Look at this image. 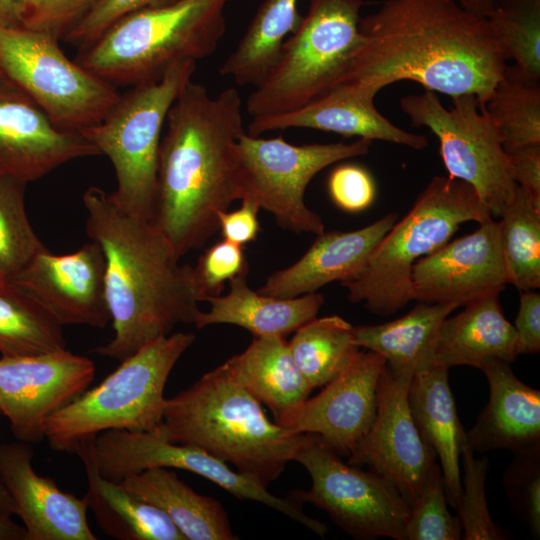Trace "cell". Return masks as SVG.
Returning a JSON list of instances; mask_svg holds the SVG:
<instances>
[{"instance_id": "1", "label": "cell", "mask_w": 540, "mask_h": 540, "mask_svg": "<svg viewBox=\"0 0 540 540\" xmlns=\"http://www.w3.org/2000/svg\"><path fill=\"white\" fill-rule=\"evenodd\" d=\"M360 45L341 83L378 93L401 80L474 95L484 106L507 60L485 17L453 0H385L360 21Z\"/></svg>"}, {"instance_id": "2", "label": "cell", "mask_w": 540, "mask_h": 540, "mask_svg": "<svg viewBox=\"0 0 540 540\" xmlns=\"http://www.w3.org/2000/svg\"><path fill=\"white\" fill-rule=\"evenodd\" d=\"M161 138L150 223L181 259L218 230L217 212L241 199L237 142L245 132L234 87L216 97L189 81L172 104Z\"/></svg>"}, {"instance_id": "3", "label": "cell", "mask_w": 540, "mask_h": 540, "mask_svg": "<svg viewBox=\"0 0 540 540\" xmlns=\"http://www.w3.org/2000/svg\"><path fill=\"white\" fill-rule=\"evenodd\" d=\"M86 233L105 257V289L114 336L93 352L118 361L195 323L204 298L193 266L180 264L167 239L147 220L123 210L111 193L90 186L83 194Z\"/></svg>"}, {"instance_id": "4", "label": "cell", "mask_w": 540, "mask_h": 540, "mask_svg": "<svg viewBox=\"0 0 540 540\" xmlns=\"http://www.w3.org/2000/svg\"><path fill=\"white\" fill-rule=\"evenodd\" d=\"M260 404L222 364L166 399L154 433L200 448L268 487L295 460L308 433L271 422Z\"/></svg>"}, {"instance_id": "5", "label": "cell", "mask_w": 540, "mask_h": 540, "mask_svg": "<svg viewBox=\"0 0 540 540\" xmlns=\"http://www.w3.org/2000/svg\"><path fill=\"white\" fill-rule=\"evenodd\" d=\"M230 0H176L134 11L114 23L77 62L111 84L160 79L180 60L212 55L225 33Z\"/></svg>"}, {"instance_id": "6", "label": "cell", "mask_w": 540, "mask_h": 540, "mask_svg": "<svg viewBox=\"0 0 540 540\" xmlns=\"http://www.w3.org/2000/svg\"><path fill=\"white\" fill-rule=\"evenodd\" d=\"M491 214L474 188L449 176H434L409 212L377 244L364 268L341 282L353 303L390 316L414 300L413 266L448 241L461 224Z\"/></svg>"}, {"instance_id": "7", "label": "cell", "mask_w": 540, "mask_h": 540, "mask_svg": "<svg viewBox=\"0 0 540 540\" xmlns=\"http://www.w3.org/2000/svg\"><path fill=\"white\" fill-rule=\"evenodd\" d=\"M194 341L193 333H171L121 361L100 384L49 416L44 424L49 446L73 453L78 443L107 430L157 431L168 377Z\"/></svg>"}, {"instance_id": "8", "label": "cell", "mask_w": 540, "mask_h": 540, "mask_svg": "<svg viewBox=\"0 0 540 540\" xmlns=\"http://www.w3.org/2000/svg\"><path fill=\"white\" fill-rule=\"evenodd\" d=\"M364 0H310L279 58L248 96L252 117L297 109L338 85L357 51Z\"/></svg>"}, {"instance_id": "9", "label": "cell", "mask_w": 540, "mask_h": 540, "mask_svg": "<svg viewBox=\"0 0 540 540\" xmlns=\"http://www.w3.org/2000/svg\"><path fill=\"white\" fill-rule=\"evenodd\" d=\"M195 68L196 61L180 60L160 79L132 86L101 121L81 131L113 165L117 188L111 195L115 202L149 222L156 197L162 130Z\"/></svg>"}, {"instance_id": "10", "label": "cell", "mask_w": 540, "mask_h": 540, "mask_svg": "<svg viewBox=\"0 0 540 540\" xmlns=\"http://www.w3.org/2000/svg\"><path fill=\"white\" fill-rule=\"evenodd\" d=\"M53 35L0 27L1 72L58 128L81 132L103 119L120 95L115 86L70 60Z\"/></svg>"}, {"instance_id": "11", "label": "cell", "mask_w": 540, "mask_h": 540, "mask_svg": "<svg viewBox=\"0 0 540 540\" xmlns=\"http://www.w3.org/2000/svg\"><path fill=\"white\" fill-rule=\"evenodd\" d=\"M400 106L413 126L427 127L438 138L448 176L471 185L491 216L500 218L517 184L499 131L476 96L454 97L447 109L425 90L402 98Z\"/></svg>"}, {"instance_id": "12", "label": "cell", "mask_w": 540, "mask_h": 540, "mask_svg": "<svg viewBox=\"0 0 540 540\" xmlns=\"http://www.w3.org/2000/svg\"><path fill=\"white\" fill-rule=\"evenodd\" d=\"M371 140L293 145L281 136L261 138L246 131L237 142L241 199L270 212L279 226L296 233L324 232L320 216L307 207L305 191L326 167L368 153Z\"/></svg>"}, {"instance_id": "13", "label": "cell", "mask_w": 540, "mask_h": 540, "mask_svg": "<svg viewBox=\"0 0 540 540\" xmlns=\"http://www.w3.org/2000/svg\"><path fill=\"white\" fill-rule=\"evenodd\" d=\"M294 461L307 470L311 488L293 491L291 499L324 510L337 526L356 539L405 540L410 506L382 475L344 463L339 454L310 433Z\"/></svg>"}, {"instance_id": "14", "label": "cell", "mask_w": 540, "mask_h": 540, "mask_svg": "<svg viewBox=\"0 0 540 540\" xmlns=\"http://www.w3.org/2000/svg\"><path fill=\"white\" fill-rule=\"evenodd\" d=\"M94 452L97 470L108 480L119 483L128 475L152 467L186 470L236 498L275 509L321 537L327 533V526L306 515L299 502L270 493L256 479L230 469L226 462L200 448L169 442L154 432L107 430L95 437Z\"/></svg>"}, {"instance_id": "15", "label": "cell", "mask_w": 540, "mask_h": 540, "mask_svg": "<svg viewBox=\"0 0 540 540\" xmlns=\"http://www.w3.org/2000/svg\"><path fill=\"white\" fill-rule=\"evenodd\" d=\"M94 362L68 349L0 358V411L14 437L29 444L45 439V421L77 398L95 377Z\"/></svg>"}, {"instance_id": "16", "label": "cell", "mask_w": 540, "mask_h": 540, "mask_svg": "<svg viewBox=\"0 0 540 540\" xmlns=\"http://www.w3.org/2000/svg\"><path fill=\"white\" fill-rule=\"evenodd\" d=\"M413 375L386 365L378 388L377 411L369 430L348 456L391 482L409 506L436 463V454L412 417L408 390Z\"/></svg>"}, {"instance_id": "17", "label": "cell", "mask_w": 540, "mask_h": 540, "mask_svg": "<svg viewBox=\"0 0 540 540\" xmlns=\"http://www.w3.org/2000/svg\"><path fill=\"white\" fill-rule=\"evenodd\" d=\"M411 283L417 302L456 308L499 295L508 284L499 221L488 218L474 232L420 259Z\"/></svg>"}, {"instance_id": "18", "label": "cell", "mask_w": 540, "mask_h": 540, "mask_svg": "<svg viewBox=\"0 0 540 540\" xmlns=\"http://www.w3.org/2000/svg\"><path fill=\"white\" fill-rule=\"evenodd\" d=\"M102 155L81 132L55 126L14 82L0 73V177L35 181L75 159Z\"/></svg>"}, {"instance_id": "19", "label": "cell", "mask_w": 540, "mask_h": 540, "mask_svg": "<svg viewBox=\"0 0 540 540\" xmlns=\"http://www.w3.org/2000/svg\"><path fill=\"white\" fill-rule=\"evenodd\" d=\"M105 267L101 247L91 241L70 254L40 252L10 282L31 294L63 326L103 329L111 321Z\"/></svg>"}, {"instance_id": "20", "label": "cell", "mask_w": 540, "mask_h": 540, "mask_svg": "<svg viewBox=\"0 0 540 540\" xmlns=\"http://www.w3.org/2000/svg\"><path fill=\"white\" fill-rule=\"evenodd\" d=\"M385 367L379 354L359 351L342 373L305 401L290 429L314 434L348 457L374 421Z\"/></svg>"}, {"instance_id": "21", "label": "cell", "mask_w": 540, "mask_h": 540, "mask_svg": "<svg viewBox=\"0 0 540 540\" xmlns=\"http://www.w3.org/2000/svg\"><path fill=\"white\" fill-rule=\"evenodd\" d=\"M29 443L0 444V481L23 522L26 540H96L85 500L61 490L33 469Z\"/></svg>"}, {"instance_id": "22", "label": "cell", "mask_w": 540, "mask_h": 540, "mask_svg": "<svg viewBox=\"0 0 540 540\" xmlns=\"http://www.w3.org/2000/svg\"><path fill=\"white\" fill-rule=\"evenodd\" d=\"M376 94L358 84L341 83L297 109L252 117L247 133L259 136L274 130L310 128L424 149L428 144L425 136L397 127L377 110Z\"/></svg>"}, {"instance_id": "23", "label": "cell", "mask_w": 540, "mask_h": 540, "mask_svg": "<svg viewBox=\"0 0 540 540\" xmlns=\"http://www.w3.org/2000/svg\"><path fill=\"white\" fill-rule=\"evenodd\" d=\"M397 218V213H389L357 230L324 231L299 260L271 274L258 292L294 298L314 293L333 281L341 283L353 278Z\"/></svg>"}, {"instance_id": "24", "label": "cell", "mask_w": 540, "mask_h": 540, "mask_svg": "<svg viewBox=\"0 0 540 540\" xmlns=\"http://www.w3.org/2000/svg\"><path fill=\"white\" fill-rule=\"evenodd\" d=\"M489 400L465 438L474 452L497 449L513 453L540 444V391L520 381L503 360L480 368Z\"/></svg>"}, {"instance_id": "25", "label": "cell", "mask_w": 540, "mask_h": 540, "mask_svg": "<svg viewBox=\"0 0 540 540\" xmlns=\"http://www.w3.org/2000/svg\"><path fill=\"white\" fill-rule=\"evenodd\" d=\"M230 375L290 429L312 392L297 368L285 337L254 336L250 345L223 363Z\"/></svg>"}, {"instance_id": "26", "label": "cell", "mask_w": 540, "mask_h": 540, "mask_svg": "<svg viewBox=\"0 0 540 540\" xmlns=\"http://www.w3.org/2000/svg\"><path fill=\"white\" fill-rule=\"evenodd\" d=\"M518 356L517 334L506 319L498 295L479 299L441 322L435 339V366L481 368L489 360L512 363Z\"/></svg>"}, {"instance_id": "27", "label": "cell", "mask_w": 540, "mask_h": 540, "mask_svg": "<svg viewBox=\"0 0 540 540\" xmlns=\"http://www.w3.org/2000/svg\"><path fill=\"white\" fill-rule=\"evenodd\" d=\"M408 402L420 434L440 460L447 502L456 509L462 492L460 456L466 438L449 385L448 368L434 366L414 375Z\"/></svg>"}, {"instance_id": "28", "label": "cell", "mask_w": 540, "mask_h": 540, "mask_svg": "<svg viewBox=\"0 0 540 540\" xmlns=\"http://www.w3.org/2000/svg\"><path fill=\"white\" fill-rule=\"evenodd\" d=\"M244 272L229 281L226 295L210 296L209 311L199 314L194 325L201 329L213 324H231L254 336H282L317 317L324 297L308 293L294 298H278L253 291Z\"/></svg>"}, {"instance_id": "29", "label": "cell", "mask_w": 540, "mask_h": 540, "mask_svg": "<svg viewBox=\"0 0 540 540\" xmlns=\"http://www.w3.org/2000/svg\"><path fill=\"white\" fill-rule=\"evenodd\" d=\"M94 441L95 437L81 441L73 453L82 461L87 477L83 499L101 530L119 540H185L161 510L134 497L121 483L99 474Z\"/></svg>"}, {"instance_id": "30", "label": "cell", "mask_w": 540, "mask_h": 540, "mask_svg": "<svg viewBox=\"0 0 540 540\" xmlns=\"http://www.w3.org/2000/svg\"><path fill=\"white\" fill-rule=\"evenodd\" d=\"M119 483L134 497L166 514L185 540L238 539L223 505L195 492L170 468H148Z\"/></svg>"}, {"instance_id": "31", "label": "cell", "mask_w": 540, "mask_h": 540, "mask_svg": "<svg viewBox=\"0 0 540 540\" xmlns=\"http://www.w3.org/2000/svg\"><path fill=\"white\" fill-rule=\"evenodd\" d=\"M455 309L452 305L418 302L398 319L354 327V341L359 348L383 357L388 367L414 376L435 366L438 328Z\"/></svg>"}, {"instance_id": "32", "label": "cell", "mask_w": 540, "mask_h": 540, "mask_svg": "<svg viewBox=\"0 0 540 540\" xmlns=\"http://www.w3.org/2000/svg\"><path fill=\"white\" fill-rule=\"evenodd\" d=\"M298 0H265L219 72L241 86H258L276 64L283 43L298 26Z\"/></svg>"}, {"instance_id": "33", "label": "cell", "mask_w": 540, "mask_h": 540, "mask_svg": "<svg viewBox=\"0 0 540 540\" xmlns=\"http://www.w3.org/2000/svg\"><path fill=\"white\" fill-rule=\"evenodd\" d=\"M62 327L26 290L10 281L0 284L2 356H34L67 349Z\"/></svg>"}, {"instance_id": "34", "label": "cell", "mask_w": 540, "mask_h": 540, "mask_svg": "<svg viewBox=\"0 0 540 540\" xmlns=\"http://www.w3.org/2000/svg\"><path fill=\"white\" fill-rule=\"evenodd\" d=\"M291 356L314 390L342 373L359 353L354 326L338 315L314 318L288 342Z\"/></svg>"}, {"instance_id": "35", "label": "cell", "mask_w": 540, "mask_h": 540, "mask_svg": "<svg viewBox=\"0 0 540 540\" xmlns=\"http://www.w3.org/2000/svg\"><path fill=\"white\" fill-rule=\"evenodd\" d=\"M483 107L501 136L504 150L540 144V80L506 65Z\"/></svg>"}, {"instance_id": "36", "label": "cell", "mask_w": 540, "mask_h": 540, "mask_svg": "<svg viewBox=\"0 0 540 540\" xmlns=\"http://www.w3.org/2000/svg\"><path fill=\"white\" fill-rule=\"evenodd\" d=\"M500 236L508 284L519 291L540 287V206L517 185L500 217Z\"/></svg>"}, {"instance_id": "37", "label": "cell", "mask_w": 540, "mask_h": 540, "mask_svg": "<svg viewBox=\"0 0 540 540\" xmlns=\"http://www.w3.org/2000/svg\"><path fill=\"white\" fill-rule=\"evenodd\" d=\"M486 19L506 60L540 80V0H497Z\"/></svg>"}, {"instance_id": "38", "label": "cell", "mask_w": 540, "mask_h": 540, "mask_svg": "<svg viewBox=\"0 0 540 540\" xmlns=\"http://www.w3.org/2000/svg\"><path fill=\"white\" fill-rule=\"evenodd\" d=\"M26 184L12 177H0V274L8 281L47 249L26 214Z\"/></svg>"}, {"instance_id": "39", "label": "cell", "mask_w": 540, "mask_h": 540, "mask_svg": "<svg viewBox=\"0 0 540 540\" xmlns=\"http://www.w3.org/2000/svg\"><path fill=\"white\" fill-rule=\"evenodd\" d=\"M442 472L435 463L415 499L405 525V540H459L462 525L447 507Z\"/></svg>"}, {"instance_id": "40", "label": "cell", "mask_w": 540, "mask_h": 540, "mask_svg": "<svg viewBox=\"0 0 540 540\" xmlns=\"http://www.w3.org/2000/svg\"><path fill=\"white\" fill-rule=\"evenodd\" d=\"M463 463L462 492L456 508L462 525L464 540H502L505 532L492 520L485 496V481L489 460L476 459L465 440L461 456Z\"/></svg>"}, {"instance_id": "41", "label": "cell", "mask_w": 540, "mask_h": 540, "mask_svg": "<svg viewBox=\"0 0 540 540\" xmlns=\"http://www.w3.org/2000/svg\"><path fill=\"white\" fill-rule=\"evenodd\" d=\"M503 484L514 515L540 536V444L514 452L503 473Z\"/></svg>"}, {"instance_id": "42", "label": "cell", "mask_w": 540, "mask_h": 540, "mask_svg": "<svg viewBox=\"0 0 540 540\" xmlns=\"http://www.w3.org/2000/svg\"><path fill=\"white\" fill-rule=\"evenodd\" d=\"M193 268L204 301L207 297L221 295L226 281L248 272L242 246L227 240L206 249Z\"/></svg>"}, {"instance_id": "43", "label": "cell", "mask_w": 540, "mask_h": 540, "mask_svg": "<svg viewBox=\"0 0 540 540\" xmlns=\"http://www.w3.org/2000/svg\"><path fill=\"white\" fill-rule=\"evenodd\" d=\"M176 0H102L85 18L75 25L64 40L84 50L97 41L122 17L149 7H156Z\"/></svg>"}, {"instance_id": "44", "label": "cell", "mask_w": 540, "mask_h": 540, "mask_svg": "<svg viewBox=\"0 0 540 540\" xmlns=\"http://www.w3.org/2000/svg\"><path fill=\"white\" fill-rule=\"evenodd\" d=\"M328 192L337 207L355 213L372 204L376 187L371 174L365 168L356 164H344L331 172Z\"/></svg>"}, {"instance_id": "45", "label": "cell", "mask_w": 540, "mask_h": 540, "mask_svg": "<svg viewBox=\"0 0 540 540\" xmlns=\"http://www.w3.org/2000/svg\"><path fill=\"white\" fill-rule=\"evenodd\" d=\"M102 0H42L22 26L47 32L57 39L85 18Z\"/></svg>"}, {"instance_id": "46", "label": "cell", "mask_w": 540, "mask_h": 540, "mask_svg": "<svg viewBox=\"0 0 540 540\" xmlns=\"http://www.w3.org/2000/svg\"><path fill=\"white\" fill-rule=\"evenodd\" d=\"M241 207L234 211L217 212L218 229L224 240L243 246L256 239L260 225V207L250 199H242Z\"/></svg>"}, {"instance_id": "47", "label": "cell", "mask_w": 540, "mask_h": 540, "mask_svg": "<svg viewBox=\"0 0 540 540\" xmlns=\"http://www.w3.org/2000/svg\"><path fill=\"white\" fill-rule=\"evenodd\" d=\"M521 292L514 325L517 352L536 354L540 351V294L533 290Z\"/></svg>"}, {"instance_id": "48", "label": "cell", "mask_w": 540, "mask_h": 540, "mask_svg": "<svg viewBox=\"0 0 540 540\" xmlns=\"http://www.w3.org/2000/svg\"><path fill=\"white\" fill-rule=\"evenodd\" d=\"M507 155L513 180L540 206V144L525 146Z\"/></svg>"}, {"instance_id": "49", "label": "cell", "mask_w": 540, "mask_h": 540, "mask_svg": "<svg viewBox=\"0 0 540 540\" xmlns=\"http://www.w3.org/2000/svg\"><path fill=\"white\" fill-rule=\"evenodd\" d=\"M22 26L17 0H0V27Z\"/></svg>"}, {"instance_id": "50", "label": "cell", "mask_w": 540, "mask_h": 540, "mask_svg": "<svg viewBox=\"0 0 540 540\" xmlns=\"http://www.w3.org/2000/svg\"><path fill=\"white\" fill-rule=\"evenodd\" d=\"M0 540H26L23 525L12 520V516L0 514Z\"/></svg>"}, {"instance_id": "51", "label": "cell", "mask_w": 540, "mask_h": 540, "mask_svg": "<svg viewBox=\"0 0 540 540\" xmlns=\"http://www.w3.org/2000/svg\"><path fill=\"white\" fill-rule=\"evenodd\" d=\"M465 10L481 17H487L497 0H453Z\"/></svg>"}, {"instance_id": "52", "label": "cell", "mask_w": 540, "mask_h": 540, "mask_svg": "<svg viewBox=\"0 0 540 540\" xmlns=\"http://www.w3.org/2000/svg\"><path fill=\"white\" fill-rule=\"evenodd\" d=\"M2 415L0 411V416ZM0 514L6 516H13L17 514L16 506L6 491L5 487L0 481Z\"/></svg>"}, {"instance_id": "53", "label": "cell", "mask_w": 540, "mask_h": 540, "mask_svg": "<svg viewBox=\"0 0 540 540\" xmlns=\"http://www.w3.org/2000/svg\"><path fill=\"white\" fill-rule=\"evenodd\" d=\"M20 8L22 24L40 5L42 0H17Z\"/></svg>"}, {"instance_id": "54", "label": "cell", "mask_w": 540, "mask_h": 540, "mask_svg": "<svg viewBox=\"0 0 540 540\" xmlns=\"http://www.w3.org/2000/svg\"><path fill=\"white\" fill-rule=\"evenodd\" d=\"M6 280L1 274H0V284L4 283Z\"/></svg>"}, {"instance_id": "55", "label": "cell", "mask_w": 540, "mask_h": 540, "mask_svg": "<svg viewBox=\"0 0 540 540\" xmlns=\"http://www.w3.org/2000/svg\"><path fill=\"white\" fill-rule=\"evenodd\" d=\"M0 73H1V68H0Z\"/></svg>"}]
</instances>
